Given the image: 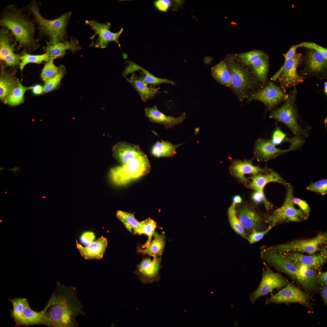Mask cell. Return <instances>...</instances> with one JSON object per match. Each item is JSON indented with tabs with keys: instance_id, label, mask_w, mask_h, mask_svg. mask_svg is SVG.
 I'll return each instance as SVG.
<instances>
[{
	"instance_id": "cell-1",
	"label": "cell",
	"mask_w": 327,
	"mask_h": 327,
	"mask_svg": "<svg viewBox=\"0 0 327 327\" xmlns=\"http://www.w3.org/2000/svg\"><path fill=\"white\" fill-rule=\"evenodd\" d=\"M76 292L75 287H68L60 282L57 283L56 289L45 306V316L51 327L78 326L77 317L85 313Z\"/></svg>"
},
{
	"instance_id": "cell-2",
	"label": "cell",
	"mask_w": 327,
	"mask_h": 327,
	"mask_svg": "<svg viewBox=\"0 0 327 327\" xmlns=\"http://www.w3.org/2000/svg\"><path fill=\"white\" fill-rule=\"evenodd\" d=\"M25 7L14 4L6 6L0 17L1 27L8 29L12 34L17 44L16 49L28 53L33 51L40 46L35 22Z\"/></svg>"
},
{
	"instance_id": "cell-3",
	"label": "cell",
	"mask_w": 327,
	"mask_h": 327,
	"mask_svg": "<svg viewBox=\"0 0 327 327\" xmlns=\"http://www.w3.org/2000/svg\"><path fill=\"white\" fill-rule=\"evenodd\" d=\"M25 8L33 17L39 40L44 39L47 45L67 40V27L71 12L50 20L45 18L41 15L38 4L36 0L31 1Z\"/></svg>"
},
{
	"instance_id": "cell-4",
	"label": "cell",
	"mask_w": 327,
	"mask_h": 327,
	"mask_svg": "<svg viewBox=\"0 0 327 327\" xmlns=\"http://www.w3.org/2000/svg\"><path fill=\"white\" fill-rule=\"evenodd\" d=\"M150 169V163L145 155L130 160L124 165L111 169L110 175L115 184L124 185L147 174Z\"/></svg>"
},
{
	"instance_id": "cell-5",
	"label": "cell",
	"mask_w": 327,
	"mask_h": 327,
	"mask_svg": "<svg viewBox=\"0 0 327 327\" xmlns=\"http://www.w3.org/2000/svg\"><path fill=\"white\" fill-rule=\"evenodd\" d=\"M263 260L289 275L304 289L311 292V288L303 274L302 269L282 253L270 249H263L261 253Z\"/></svg>"
},
{
	"instance_id": "cell-6",
	"label": "cell",
	"mask_w": 327,
	"mask_h": 327,
	"mask_svg": "<svg viewBox=\"0 0 327 327\" xmlns=\"http://www.w3.org/2000/svg\"><path fill=\"white\" fill-rule=\"evenodd\" d=\"M226 65L231 78V86L240 100L246 97L257 85L256 80L247 70L231 58Z\"/></svg>"
},
{
	"instance_id": "cell-7",
	"label": "cell",
	"mask_w": 327,
	"mask_h": 327,
	"mask_svg": "<svg viewBox=\"0 0 327 327\" xmlns=\"http://www.w3.org/2000/svg\"><path fill=\"white\" fill-rule=\"evenodd\" d=\"M296 92L295 89L285 103L273 111L269 117L284 124L295 135L307 137L308 132L301 127L298 122L297 114L294 104Z\"/></svg>"
},
{
	"instance_id": "cell-8",
	"label": "cell",
	"mask_w": 327,
	"mask_h": 327,
	"mask_svg": "<svg viewBox=\"0 0 327 327\" xmlns=\"http://www.w3.org/2000/svg\"><path fill=\"white\" fill-rule=\"evenodd\" d=\"M286 193V197L282 205L279 208L274 210L266 218L265 222L273 226L288 221L290 217L296 216L303 220L307 217L300 209L296 208L294 206L292 199L294 197V189L290 183L285 186Z\"/></svg>"
},
{
	"instance_id": "cell-9",
	"label": "cell",
	"mask_w": 327,
	"mask_h": 327,
	"mask_svg": "<svg viewBox=\"0 0 327 327\" xmlns=\"http://www.w3.org/2000/svg\"><path fill=\"white\" fill-rule=\"evenodd\" d=\"M326 233H320L310 239L296 240L270 248L281 253L289 252H305L313 254L319 250L320 245L326 244Z\"/></svg>"
},
{
	"instance_id": "cell-10",
	"label": "cell",
	"mask_w": 327,
	"mask_h": 327,
	"mask_svg": "<svg viewBox=\"0 0 327 327\" xmlns=\"http://www.w3.org/2000/svg\"><path fill=\"white\" fill-rule=\"evenodd\" d=\"M290 284L286 278L279 273H276L266 267L263 270L262 278L258 287L249 295L252 303L260 297L267 295L274 289H279Z\"/></svg>"
},
{
	"instance_id": "cell-11",
	"label": "cell",
	"mask_w": 327,
	"mask_h": 327,
	"mask_svg": "<svg viewBox=\"0 0 327 327\" xmlns=\"http://www.w3.org/2000/svg\"><path fill=\"white\" fill-rule=\"evenodd\" d=\"M300 58V55L296 53L292 58L285 61L284 65L271 79L275 81L278 78L284 90L302 82L303 79L297 71Z\"/></svg>"
},
{
	"instance_id": "cell-12",
	"label": "cell",
	"mask_w": 327,
	"mask_h": 327,
	"mask_svg": "<svg viewBox=\"0 0 327 327\" xmlns=\"http://www.w3.org/2000/svg\"><path fill=\"white\" fill-rule=\"evenodd\" d=\"M290 143L288 149H281L277 148L270 140L259 139L255 144V156L259 161H267L288 152L297 150L302 146L300 142L297 140H293Z\"/></svg>"
},
{
	"instance_id": "cell-13",
	"label": "cell",
	"mask_w": 327,
	"mask_h": 327,
	"mask_svg": "<svg viewBox=\"0 0 327 327\" xmlns=\"http://www.w3.org/2000/svg\"><path fill=\"white\" fill-rule=\"evenodd\" d=\"M309 295L298 288L290 284L275 294H272L266 299V305L271 303L296 302L311 309V304Z\"/></svg>"
},
{
	"instance_id": "cell-14",
	"label": "cell",
	"mask_w": 327,
	"mask_h": 327,
	"mask_svg": "<svg viewBox=\"0 0 327 327\" xmlns=\"http://www.w3.org/2000/svg\"><path fill=\"white\" fill-rule=\"evenodd\" d=\"M85 23L94 32V35L91 38L92 39V41L96 35L98 36L95 43L93 45L95 48H106L108 43L111 41L116 42L120 47L119 38L123 31V28L118 32H113L109 29L111 26L110 23H100L94 20H87Z\"/></svg>"
},
{
	"instance_id": "cell-15",
	"label": "cell",
	"mask_w": 327,
	"mask_h": 327,
	"mask_svg": "<svg viewBox=\"0 0 327 327\" xmlns=\"http://www.w3.org/2000/svg\"><path fill=\"white\" fill-rule=\"evenodd\" d=\"M153 257L152 259L150 258H144L137 267L135 273L143 283L150 284L159 279L160 259L157 255Z\"/></svg>"
},
{
	"instance_id": "cell-16",
	"label": "cell",
	"mask_w": 327,
	"mask_h": 327,
	"mask_svg": "<svg viewBox=\"0 0 327 327\" xmlns=\"http://www.w3.org/2000/svg\"><path fill=\"white\" fill-rule=\"evenodd\" d=\"M289 97L278 87L270 83L263 89L252 94L249 98L259 101L271 109L282 101L287 100Z\"/></svg>"
},
{
	"instance_id": "cell-17",
	"label": "cell",
	"mask_w": 327,
	"mask_h": 327,
	"mask_svg": "<svg viewBox=\"0 0 327 327\" xmlns=\"http://www.w3.org/2000/svg\"><path fill=\"white\" fill-rule=\"evenodd\" d=\"M316 255L306 256L299 253H292L287 257L299 268L306 267L320 271L327 259L326 247L322 248Z\"/></svg>"
},
{
	"instance_id": "cell-18",
	"label": "cell",
	"mask_w": 327,
	"mask_h": 327,
	"mask_svg": "<svg viewBox=\"0 0 327 327\" xmlns=\"http://www.w3.org/2000/svg\"><path fill=\"white\" fill-rule=\"evenodd\" d=\"M113 156L121 165L130 160L146 155L138 145L124 141L117 143L113 147Z\"/></svg>"
},
{
	"instance_id": "cell-19",
	"label": "cell",
	"mask_w": 327,
	"mask_h": 327,
	"mask_svg": "<svg viewBox=\"0 0 327 327\" xmlns=\"http://www.w3.org/2000/svg\"><path fill=\"white\" fill-rule=\"evenodd\" d=\"M236 215L244 231L252 232L257 230L261 226L262 219L255 210L247 206L236 209Z\"/></svg>"
},
{
	"instance_id": "cell-20",
	"label": "cell",
	"mask_w": 327,
	"mask_h": 327,
	"mask_svg": "<svg viewBox=\"0 0 327 327\" xmlns=\"http://www.w3.org/2000/svg\"><path fill=\"white\" fill-rule=\"evenodd\" d=\"M78 40L71 38L70 40L56 42L51 45H47L43 47L45 53H48L50 55V61L63 57L67 50L75 53L81 49Z\"/></svg>"
},
{
	"instance_id": "cell-21",
	"label": "cell",
	"mask_w": 327,
	"mask_h": 327,
	"mask_svg": "<svg viewBox=\"0 0 327 327\" xmlns=\"http://www.w3.org/2000/svg\"><path fill=\"white\" fill-rule=\"evenodd\" d=\"M145 113L150 121L162 125L167 129L183 122L186 117L184 113L177 117L166 115L160 112L156 106L146 108L145 109Z\"/></svg>"
},
{
	"instance_id": "cell-22",
	"label": "cell",
	"mask_w": 327,
	"mask_h": 327,
	"mask_svg": "<svg viewBox=\"0 0 327 327\" xmlns=\"http://www.w3.org/2000/svg\"><path fill=\"white\" fill-rule=\"evenodd\" d=\"M107 244V239L103 236L85 247L76 241L77 247L80 254L84 259H87L102 258Z\"/></svg>"
},
{
	"instance_id": "cell-23",
	"label": "cell",
	"mask_w": 327,
	"mask_h": 327,
	"mask_svg": "<svg viewBox=\"0 0 327 327\" xmlns=\"http://www.w3.org/2000/svg\"><path fill=\"white\" fill-rule=\"evenodd\" d=\"M233 174L241 182L248 181L245 176L246 174L256 175L261 172H266L267 169L253 165L250 161H237L234 162L230 168Z\"/></svg>"
},
{
	"instance_id": "cell-24",
	"label": "cell",
	"mask_w": 327,
	"mask_h": 327,
	"mask_svg": "<svg viewBox=\"0 0 327 327\" xmlns=\"http://www.w3.org/2000/svg\"><path fill=\"white\" fill-rule=\"evenodd\" d=\"M1 72L0 78V98L4 103L12 91L20 82L16 78L15 71L5 70L3 64L1 62Z\"/></svg>"
},
{
	"instance_id": "cell-25",
	"label": "cell",
	"mask_w": 327,
	"mask_h": 327,
	"mask_svg": "<svg viewBox=\"0 0 327 327\" xmlns=\"http://www.w3.org/2000/svg\"><path fill=\"white\" fill-rule=\"evenodd\" d=\"M252 181L248 186L263 196H265L263 190L268 183L276 182L286 186L287 183L277 173L271 171L266 174H259L256 175L251 178Z\"/></svg>"
},
{
	"instance_id": "cell-26",
	"label": "cell",
	"mask_w": 327,
	"mask_h": 327,
	"mask_svg": "<svg viewBox=\"0 0 327 327\" xmlns=\"http://www.w3.org/2000/svg\"><path fill=\"white\" fill-rule=\"evenodd\" d=\"M46 307L41 311L38 312L33 310L30 307L27 300L19 325H30L42 324L51 327V324L45 316Z\"/></svg>"
},
{
	"instance_id": "cell-27",
	"label": "cell",
	"mask_w": 327,
	"mask_h": 327,
	"mask_svg": "<svg viewBox=\"0 0 327 327\" xmlns=\"http://www.w3.org/2000/svg\"><path fill=\"white\" fill-rule=\"evenodd\" d=\"M17 44L14 36L8 29L0 28V59L1 61L6 57L15 53Z\"/></svg>"
},
{
	"instance_id": "cell-28",
	"label": "cell",
	"mask_w": 327,
	"mask_h": 327,
	"mask_svg": "<svg viewBox=\"0 0 327 327\" xmlns=\"http://www.w3.org/2000/svg\"><path fill=\"white\" fill-rule=\"evenodd\" d=\"M127 79L134 86L144 101H146L153 98L159 92L158 88L150 87L146 85L143 81V77L137 78L133 76Z\"/></svg>"
},
{
	"instance_id": "cell-29",
	"label": "cell",
	"mask_w": 327,
	"mask_h": 327,
	"mask_svg": "<svg viewBox=\"0 0 327 327\" xmlns=\"http://www.w3.org/2000/svg\"><path fill=\"white\" fill-rule=\"evenodd\" d=\"M182 144L174 145L168 141H157L152 146L151 153L157 157H171L177 154L176 149Z\"/></svg>"
},
{
	"instance_id": "cell-30",
	"label": "cell",
	"mask_w": 327,
	"mask_h": 327,
	"mask_svg": "<svg viewBox=\"0 0 327 327\" xmlns=\"http://www.w3.org/2000/svg\"><path fill=\"white\" fill-rule=\"evenodd\" d=\"M327 59L321 53L313 50L308 53L306 62L309 69L314 72L323 71L326 67Z\"/></svg>"
},
{
	"instance_id": "cell-31",
	"label": "cell",
	"mask_w": 327,
	"mask_h": 327,
	"mask_svg": "<svg viewBox=\"0 0 327 327\" xmlns=\"http://www.w3.org/2000/svg\"><path fill=\"white\" fill-rule=\"evenodd\" d=\"M211 70L212 75L217 81L225 86H231L230 75L226 62L222 61L212 67Z\"/></svg>"
},
{
	"instance_id": "cell-32",
	"label": "cell",
	"mask_w": 327,
	"mask_h": 327,
	"mask_svg": "<svg viewBox=\"0 0 327 327\" xmlns=\"http://www.w3.org/2000/svg\"><path fill=\"white\" fill-rule=\"evenodd\" d=\"M154 238L151 241L149 246L146 248H138V252L143 254H147L152 256L162 255L165 246V237L163 234L159 235L154 233Z\"/></svg>"
},
{
	"instance_id": "cell-33",
	"label": "cell",
	"mask_w": 327,
	"mask_h": 327,
	"mask_svg": "<svg viewBox=\"0 0 327 327\" xmlns=\"http://www.w3.org/2000/svg\"><path fill=\"white\" fill-rule=\"evenodd\" d=\"M33 87V86H24L20 82L6 98L4 103L12 106L22 103L25 92L27 90L32 89Z\"/></svg>"
},
{
	"instance_id": "cell-34",
	"label": "cell",
	"mask_w": 327,
	"mask_h": 327,
	"mask_svg": "<svg viewBox=\"0 0 327 327\" xmlns=\"http://www.w3.org/2000/svg\"><path fill=\"white\" fill-rule=\"evenodd\" d=\"M20 60L21 63L19 66L21 72L25 66L28 64L33 63L39 64L43 61L47 62L50 61V55L48 53H45L39 55L32 54L25 51H22Z\"/></svg>"
},
{
	"instance_id": "cell-35",
	"label": "cell",
	"mask_w": 327,
	"mask_h": 327,
	"mask_svg": "<svg viewBox=\"0 0 327 327\" xmlns=\"http://www.w3.org/2000/svg\"><path fill=\"white\" fill-rule=\"evenodd\" d=\"M116 216L131 233H135L140 226L141 222L137 220L132 213L118 210L117 212Z\"/></svg>"
},
{
	"instance_id": "cell-36",
	"label": "cell",
	"mask_w": 327,
	"mask_h": 327,
	"mask_svg": "<svg viewBox=\"0 0 327 327\" xmlns=\"http://www.w3.org/2000/svg\"><path fill=\"white\" fill-rule=\"evenodd\" d=\"M156 227V223L153 220L147 219L141 222L140 227L136 231L135 234L140 235L144 234L147 236L148 239L146 243L142 246L143 248H147L151 242L153 235Z\"/></svg>"
},
{
	"instance_id": "cell-37",
	"label": "cell",
	"mask_w": 327,
	"mask_h": 327,
	"mask_svg": "<svg viewBox=\"0 0 327 327\" xmlns=\"http://www.w3.org/2000/svg\"><path fill=\"white\" fill-rule=\"evenodd\" d=\"M253 70L255 75L263 83H265L266 80L268 65L266 57L259 58L252 64Z\"/></svg>"
},
{
	"instance_id": "cell-38",
	"label": "cell",
	"mask_w": 327,
	"mask_h": 327,
	"mask_svg": "<svg viewBox=\"0 0 327 327\" xmlns=\"http://www.w3.org/2000/svg\"><path fill=\"white\" fill-rule=\"evenodd\" d=\"M236 204L233 203L229 208L228 216L229 222L231 227L236 233L246 238L244 230L236 215Z\"/></svg>"
},
{
	"instance_id": "cell-39",
	"label": "cell",
	"mask_w": 327,
	"mask_h": 327,
	"mask_svg": "<svg viewBox=\"0 0 327 327\" xmlns=\"http://www.w3.org/2000/svg\"><path fill=\"white\" fill-rule=\"evenodd\" d=\"M26 299L17 298L12 300L13 310L12 315L16 324L19 326L24 310Z\"/></svg>"
},
{
	"instance_id": "cell-40",
	"label": "cell",
	"mask_w": 327,
	"mask_h": 327,
	"mask_svg": "<svg viewBox=\"0 0 327 327\" xmlns=\"http://www.w3.org/2000/svg\"><path fill=\"white\" fill-rule=\"evenodd\" d=\"M302 272L309 285L312 292H316L319 289V276L315 270L306 267L300 268Z\"/></svg>"
},
{
	"instance_id": "cell-41",
	"label": "cell",
	"mask_w": 327,
	"mask_h": 327,
	"mask_svg": "<svg viewBox=\"0 0 327 327\" xmlns=\"http://www.w3.org/2000/svg\"><path fill=\"white\" fill-rule=\"evenodd\" d=\"M53 61H50L44 65L41 74L42 80L45 83L55 77L58 74L59 67L54 63Z\"/></svg>"
},
{
	"instance_id": "cell-42",
	"label": "cell",
	"mask_w": 327,
	"mask_h": 327,
	"mask_svg": "<svg viewBox=\"0 0 327 327\" xmlns=\"http://www.w3.org/2000/svg\"><path fill=\"white\" fill-rule=\"evenodd\" d=\"M59 67L58 72L57 75L45 83L43 86V93H48L53 91L59 84L65 72V68L63 65H61Z\"/></svg>"
},
{
	"instance_id": "cell-43",
	"label": "cell",
	"mask_w": 327,
	"mask_h": 327,
	"mask_svg": "<svg viewBox=\"0 0 327 327\" xmlns=\"http://www.w3.org/2000/svg\"><path fill=\"white\" fill-rule=\"evenodd\" d=\"M141 71L145 74V76L143 77V81L147 85L148 84L157 85L163 83L170 84L173 85L176 84V83L172 80L157 77L143 68Z\"/></svg>"
},
{
	"instance_id": "cell-44",
	"label": "cell",
	"mask_w": 327,
	"mask_h": 327,
	"mask_svg": "<svg viewBox=\"0 0 327 327\" xmlns=\"http://www.w3.org/2000/svg\"><path fill=\"white\" fill-rule=\"evenodd\" d=\"M240 61L248 65L252 66L256 60L266 57V55L263 52L257 51H253L242 53L239 55Z\"/></svg>"
},
{
	"instance_id": "cell-45",
	"label": "cell",
	"mask_w": 327,
	"mask_h": 327,
	"mask_svg": "<svg viewBox=\"0 0 327 327\" xmlns=\"http://www.w3.org/2000/svg\"><path fill=\"white\" fill-rule=\"evenodd\" d=\"M307 190L324 195L327 193V180L323 179L310 184Z\"/></svg>"
},
{
	"instance_id": "cell-46",
	"label": "cell",
	"mask_w": 327,
	"mask_h": 327,
	"mask_svg": "<svg viewBox=\"0 0 327 327\" xmlns=\"http://www.w3.org/2000/svg\"><path fill=\"white\" fill-rule=\"evenodd\" d=\"M288 138L286 134L279 128H277L273 133L271 142L275 146L282 143L287 142Z\"/></svg>"
},
{
	"instance_id": "cell-47",
	"label": "cell",
	"mask_w": 327,
	"mask_h": 327,
	"mask_svg": "<svg viewBox=\"0 0 327 327\" xmlns=\"http://www.w3.org/2000/svg\"><path fill=\"white\" fill-rule=\"evenodd\" d=\"M273 227L272 225H269L268 227L264 231H253L249 236L248 239L249 242L251 243H253L259 241Z\"/></svg>"
},
{
	"instance_id": "cell-48",
	"label": "cell",
	"mask_w": 327,
	"mask_h": 327,
	"mask_svg": "<svg viewBox=\"0 0 327 327\" xmlns=\"http://www.w3.org/2000/svg\"><path fill=\"white\" fill-rule=\"evenodd\" d=\"M20 55L21 54L15 53L5 57L2 61L4 63V64H3L5 67L19 65L21 63Z\"/></svg>"
},
{
	"instance_id": "cell-49",
	"label": "cell",
	"mask_w": 327,
	"mask_h": 327,
	"mask_svg": "<svg viewBox=\"0 0 327 327\" xmlns=\"http://www.w3.org/2000/svg\"><path fill=\"white\" fill-rule=\"evenodd\" d=\"M299 45L300 47H303L321 53L327 59V49L326 48L311 42H303Z\"/></svg>"
},
{
	"instance_id": "cell-50",
	"label": "cell",
	"mask_w": 327,
	"mask_h": 327,
	"mask_svg": "<svg viewBox=\"0 0 327 327\" xmlns=\"http://www.w3.org/2000/svg\"><path fill=\"white\" fill-rule=\"evenodd\" d=\"M292 201L294 204H296L299 206L300 209L305 213L307 217L309 216L310 212V208L306 201L294 197L292 199Z\"/></svg>"
},
{
	"instance_id": "cell-51",
	"label": "cell",
	"mask_w": 327,
	"mask_h": 327,
	"mask_svg": "<svg viewBox=\"0 0 327 327\" xmlns=\"http://www.w3.org/2000/svg\"><path fill=\"white\" fill-rule=\"evenodd\" d=\"M95 237L94 234L93 232H86L81 235L80 240L82 243L87 246L93 242Z\"/></svg>"
},
{
	"instance_id": "cell-52",
	"label": "cell",
	"mask_w": 327,
	"mask_h": 327,
	"mask_svg": "<svg viewBox=\"0 0 327 327\" xmlns=\"http://www.w3.org/2000/svg\"><path fill=\"white\" fill-rule=\"evenodd\" d=\"M171 4V1L169 0H159L154 3L156 7L159 10L163 12L167 11Z\"/></svg>"
},
{
	"instance_id": "cell-53",
	"label": "cell",
	"mask_w": 327,
	"mask_h": 327,
	"mask_svg": "<svg viewBox=\"0 0 327 327\" xmlns=\"http://www.w3.org/2000/svg\"><path fill=\"white\" fill-rule=\"evenodd\" d=\"M143 68L134 63L130 62L129 65L126 68L123 74L125 76L128 74L138 70H141Z\"/></svg>"
},
{
	"instance_id": "cell-54",
	"label": "cell",
	"mask_w": 327,
	"mask_h": 327,
	"mask_svg": "<svg viewBox=\"0 0 327 327\" xmlns=\"http://www.w3.org/2000/svg\"><path fill=\"white\" fill-rule=\"evenodd\" d=\"M299 47H300L299 44L294 45L290 48L287 53L283 54V55L285 58V61L293 57L297 53H296L297 49Z\"/></svg>"
},
{
	"instance_id": "cell-55",
	"label": "cell",
	"mask_w": 327,
	"mask_h": 327,
	"mask_svg": "<svg viewBox=\"0 0 327 327\" xmlns=\"http://www.w3.org/2000/svg\"><path fill=\"white\" fill-rule=\"evenodd\" d=\"M327 272H322L319 276V283L322 285L327 284Z\"/></svg>"
},
{
	"instance_id": "cell-56",
	"label": "cell",
	"mask_w": 327,
	"mask_h": 327,
	"mask_svg": "<svg viewBox=\"0 0 327 327\" xmlns=\"http://www.w3.org/2000/svg\"><path fill=\"white\" fill-rule=\"evenodd\" d=\"M32 92L35 94L39 95L43 93V86L39 84H37L33 86L32 89Z\"/></svg>"
},
{
	"instance_id": "cell-57",
	"label": "cell",
	"mask_w": 327,
	"mask_h": 327,
	"mask_svg": "<svg viewBox=\"0 0 327 327\" xmlns=\"http://www.w3.org/2000/svg\"><path fill=\"white\" fill-rule=\"evenodd\" d=\"M321 296L324 303L327 305V286L325 285L322 289Z\"/></svg>"
},
{
	"instance_id": "cell-58",
	"label": "cell",
	"mask_w": 327,
	"mask_h": 327,
	"mask_svg": "<svg viewBox=\"0 0 327 327\" xmlns=\"http://www.w3.org/2000/svg\"><path fill=\"white\" fill-rule=\"evenodd\" d=\"M242 199L240 196L239 195L235 196L233 199V203L236 204L240 203L242 201Z\"/></svg>"
},
{
	"instance_id": "cell-59",
	"label": "cell",
	"mask_w": 327,
	"mask_h": 327,
	"mask_svg": "<svg viewBox=\"0 0 327 327\" xmlns=\"http://www.w3.org/2000/svg\"><path fill=\"white\" fill-rule=\"evenodd\" d=\"M301 219L298 216H294L290 217H289L287 220L288 221H294V222H299L301 220Z\"/></svg>"
},
{
	"instance_id": "cell-60",
	"label": "cell",
	"mask_w": 327,
	"mask_h": 327,
	"mask_svg": "<svg viewBox=\"0 0 327 327\" xmlns=\"http://www.w3.org/2000/svg\"><path fill=\"white\" fill-rule=\"evenodd\" d=\"M7 170L12 171L13 172L14 174L16 176L18 175L17 173H19L20 171L21 170L20 169V167H17V166H15L13 168H10Z\"/></svg>"
},
{
	"instance_id": "cell-61",
	"label": "cell",
	"mask_w": 327,
	"mask_h": 327,
	"mask_svg": "<svg viewBox=\"0 0 327 327\" xmlns=\"http://www.w3.org/2000/svg\"><path fill=\"white\" fill-rule=\"evenodd\" d=\"M324 88L325 92L326 94L327 93V83L325 82L324 84Z\"/></svg>"
},
{
	"instance_id": "cell-62",
	"label": "cell",
	"mask_w": 327,
	"mask_h": 327,
	"mask_svg": "<svg viewBox=\"0 0 327 327\" xmlns=\"http://www.w3.org/2000/svg\"><path fill=\"white\" fill-rule=\"evenodd\" d=\"M2 167H3L2 166V167H0V173H1V171H2V170L4 169H3V168H2Z\"/></svg>"
},
{
	"instance_id": "cell-63",
	"label": "cell",
	"mask_w": 327,
	"mask_h": 327,
	"mask_svg": "<svg viewBox=\"0 0 327 327\" xmlns=\"http://www.w3.org/2000/svg\"><path fill=\"white\" fill-rule=\"evenodd\" d=\"M41 198L43 199H45L46 198V196H44L42 197Z\"/></svg>"
},
{
	"instance_id": "cell-64",
	"label": "cell",
	"mask_w": 327,
	"mask_h": 327,
	"mask_svg": "<svg viewBox=\"0 0 327 327\" xmlns=\"http://www.w3.org/2000/svg\"><path fill=\"white\" fill-rule=\"evenodd\" d=\"M5 193L6 194H7V191H5Z\"/></svg>"
}]
</instances>
